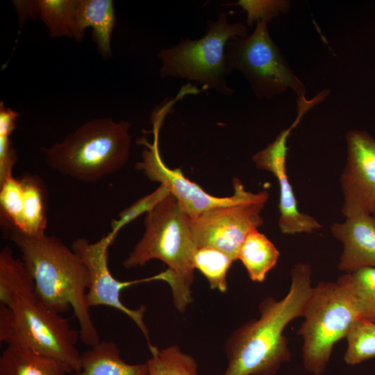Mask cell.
Returning <instances> with one entry per match:
<instances>
[{
	"mask_svg": "<svg viewBox=\"0 0 375 375\" xmlns=\"http://www.w3.org/2000/svg\"><path fill=\"white\" fill-rule=\"evenodd\" d=\"M79 333L68 319L47 308L35 292L22 259L9 247L0 252V342L51 358L69 373L81 367Z\"/></svg>",
	"mask_w": 375,
	"mask_h": 375,
	"instance_id": "cell-1",
	"label": "cell"
},
{
	"mask_svg": "<svg viewBox=\"0 0 375 375\" xmlns=\"http://www.w3.org/2000/svg\"><path fill=\"white\" fill-rule=\"evenodd\" d=\"M312 268L299 262L291 270V284L280 300L263 299L259 305L260 316L235 330L225 344L228 360L223 375H275L291 353L284 335L286 326L303 317L311 294Z\"/></svg>",
	"mask_w": 375,
	"mask_h": 375,
	"instance_id": "cell-2",
	"label": "cell"
},
{
	"mask_svg": "<svg viewBox=\"0 0 375 375\" xmlns=\"http://www.w3.org/2000/svg\"><path fill=\"white\" fill-rule=\"evenodd\" d=\"M8 237L20 251L40 300L60 315L72 309L80 340L90 347L97 344L99 335L86 301L88 272L78 255L55 236L8 231Z\"/></svg>",
	"mask_w": 375,
	"mask_h": 375,
	"instance_id": "cell-3",
	"label": "cell"
},
{
	"mask_svg": "<svg viewBox=\"0 0 375 375\" xmlns=\"http://www.w3.org/2000/svg\"><path fill=\"white\" fill-rule=\"evenodd\" d=\"M144 226L142 237L123 266L133 269L154 259L165 262L171 274L169 285L174 306L184 312L192 301L191 288L195 269L192 257L197 249L189 217L169 193L147 212Z\"/></svg>",
	"mask_w": 375,
	"mask_h": 375,
	"instance_id": "cell-4",
	"label": "cell"
},
{
	"mask_svg": "<svg viewBox=\"0 0 375 375\" xmlns=\"http://www.w3.org/2000/svg\"><path fill=\"white\" fill-rule=\"evenodd\" d=\"M131 124L111 118L85 122L60 142L42 148L47 165L83 183H96L120 170L130 156Z\"/></svg>",
	"mask_w": 375,
	"mask_h": 375,
	"instance_id": "cell-5",
	"label": "cell"
},
{
	"mask_svg": "<svg viewBox=\"0 0 375 375\" xmlns=\"http://www.w3.org/2000/svg\"><path fill=\"white\" fill-rule=\"evenodd\" d=\"M229 12L219 13L215 21L208 20L206 34L195 40L181 39L174 47L158 52L162 62V77H175L193 81L226 96L233 90L227 77L231 74L226 60V46L235 36L248 35L247 27L241 23L229 24Z\"/></svg>",
	"mask_w": 375,
	"mask_h": 375,
	"instance_id": "cell-6",
	"label": "cell"
},
{
	"mask_svg": "<svg viewBox=\"0 0 375 375\" xmlns=\"http://www.w3.org/2000/svg\"><path fill=\"white\" fill-rule=\"evenodd\" d=\"M298 331L303 338L304 368L322 375L335 344L347 338L358 312L344 288L337 282L321 281L313 287Z\"/></svg>",
	"mask_w": 375,
	"mask_h": 375,
	"instance_id": "cell-7",
	"label": "cell"
},
{
	"mask_svg": "<svg viewBox=\"0 0 375 375\" xmlns=\"http://www.w3.org/2000/svg\"><path fill=\"white\" fill-rule=\"evenodd\" d=\"M226 60L231 72H240L260 98L294 90L298 97L305 88L294 74L283 54L270 38L265 21H257L254 31L247 36H235L226 46Z\"/></svg>",
	"mask_w": 375,
	"mask_h": 375,
	"instance_id": "cell-8",
	"label": "cell"
},
{
	"mask_svg": "<svg viewBox=\"0 0 375 375\" xmlns=\"http://www.w3.org/2000/svg\"><path fill=\"white\" fill-rule=\"evenodd\" d=\"M175 101L167 99L155 108L152 115L154 139L150 143L144 138L138 142L145 146L142 152V160L136 167L153 181H158L169 190L177 199L181 209L190 219L197 217L211 208L235 204L251 199L256 193L247 191L241 181L233 179L234 193L231 197H216L205 192L199 185L190 181L180 169H172L162 160L159 151V133L166 115L172 111Z\"/></svg>",
	"mask_w": 375,
	"mask_h": 375,
	"instance_id": "cell-9",
	"label": "cell"
},
{
	"mask_svg": "<svg viewBox=\"0 0 375 375\" xmlns=\"http://www.w3.org/2000/svg\"><path fill=\"white\" fill-rule=\"evenodd\" d=\"M268 197V192L262 190L247 201L215 207L189 218L197 248L216 249L236 260L247 236L262 224L261 212Z\"/></svg>",
	"mask_w": 375,
	"mask_h": 375,
	"instance_id": "cell-10",
	"label": "cell"
},
{
	"mask_svg": "<svg viewBox=\"0 0 375 375\" xmlns=\"http://www.w3.org/2000/svg\"><path fill=\"white\" fill-rule=\"evenodd\" d=\"M115 236L116 234L110 232L94 242H90L84 238H78L72 244L71 248L81 258L88 272L86 301L90 308L105 306L126 315L140 328L150 349L154 345L151 343L149 330L144 321L146 306H142L137 309L129 308L122 303L120 296L125 288L134 284L152 281V278L148 277L122 281L112 276L108 267V249Z\"/></svg>",
	"mask_w": 375,
	"mask_h": 375,
	"instance_id": "cell-11",
	"label": "cell"
},
{
	"mask_svg": "<svg viewBox=\"0 0 375 375\" xmlns=\"http://www.w3.org/2000/svg\"><path fill=\"white\" fill-rule=\"evenodd\" d=\"M347 160L341 174L345 218L372 215L375 208V138L364 131L346 135Z\"/></svg>",
	"mask_w": 375,
	"mask_h": 375,
	"instance_id": "cell-12",
	"label": "cell"
},
{
	"mask_svg": "<svg viewBox=\"0 0 375 375\" xmlns=\"http://www.w3.org/2000/svg\"><path fill=\"white\" fill-rule=\"evenodd\" d=\"M299 123V120L296 119L289 128L281 131L272 142L253 156L258 169L271 172L278 180L280 191L278 226L283 234L289 235L309 233L322 227L314 217L299 211L286 172L288 138Z\"/></svg>",
	"mask_w": 375,
	"mask_h": 375,
	"instance_id": "cell-13",
	"label": "cell"
},
{
	"mask_svg": "<svg viewBox=\"0 0 375 375\" xmlns=\"http://www.w3.org/2000/svg\"><path fill=\"white\" fill-rule=\"evenodd\" d=\"M331 232L343 244L338 268L351 273L363 267H375V217L362 215L333 224Z\"/></svg>",
	"mask_w": 375,
	"mask_h": 375,
	"instance_id": "cell-14",
	"label": "cell"
},
{
	"mask_svg": "<svg viewBox=\"0 0 375 375\" xmlns=\"http://www.w3.org/2000/svg\"><path fill=\"white\" fill-rule=\"evenodd\" d=\"M115 25L111 0H76L73 19L72 37L81 41L86 28H92V37L104 58L111 56L110 38Z\"/></svg>",
	"mask_w": 375,
	"mask_h": 375,
	"instance_id": "cell-15",
	"label": "cell"
},
{
	"mask_svg": "<svg viewBox=\"0 0 375 375\" xmlns=\"http://www.w3.org/2000/svg\"><path fill=\"white\" fill-rule=\"evenodd\" d=\"M74 375H148L146 362L128 364L114 342L100 341L81 356L80 369Z\"/></svg>",
	"mask_w": 375,
	"mask_h": 375,
	"instance_id": "cell-16",
	"label": "cell"
},
{
	"mask_svg": "<svg viewBox=\"0 0 375 375\" xmlns=\"http://www.w3.org/2000/svg\"><path fill=\"white\" fill-rule=\"evenodd\" d=\"M58 362L32 349L7 344L0 356V375H67Z\"/></svg>",
	"mask_w": 375,
	"mask_h": 375,
	"instance_id": "cell-17",
	"label": "cell"
},
{
	"mask_svg": "<svg viewBox=\"0 0 375 375\" xmlns=\"http://www.w3.org/2000/svg\"><path fill=\"white\" fill-rule=\"evenodd\" d=\"M279 254L274 244L258 229H254L242 243L237 260L242 262L251 281L262 283L276 265Z\"/></svg>",
	"mask_w": 375,
	"mask_h": 375,
	"instance_id": "cell-18",
	"label": "cell"
},
{
	"mask_svg": "<svg viewBox=\"0 0 375 375\" xmlns=\"http://www.w3.org/2000/svg\"><path fill=\"white\" fill-rule=\"evenodd\" d=\"M24 194V231L29 236L45 234L47 224V190L37 175L26 174L20 179Z\"/></svg>",
	"mask_w": 375,
	"mask_h": 375,
	"instance_id": "cell-19",
	"label": "cell"
},
{
	"mask_svg": "<svg viewBox=\"0 0 375 375\" xmlns=\"http://www.w3.org/2000/svg\"><path fill=\"white\" fill-rule=\"evenodd\" d=\"M336 281L349 297L359 319L375 323V267L344 273Z\"/></svg>",
	"mask_w": 375,
	"mask_h": 375,
	"instance_id": "cell-20",
	"label": "cell"
},
{
	"mask_svg": "<svg viewBox=\"0 0 375 375\" xmlns=\"http://www.w3.org/2000/svg\"><path fill=\"white\" fill-rule=\"evenodd\" d=\"M149 351L148 375H199L196 360L176 345L162 349L153 346Z\"/></svg>",
	"mask_w": 375,
	"mask_h": 375,
	"instance_id": "cell-21",
	"label": "cell"
},
{
	"mask_svg": "<svg viewBox=\"0 0 375 375\" xmlns=\"http://www.w3.org/2000/svg\"><path fill=\"white\" fill-rule=\"evenodd\" d=\"M233 262L226 253L209 247L197 249L192 257L194 269L206 277L210 288L223 293L227 290V273Z\"/></svg>",
	"mask_w": 375,
	"mask_h": 375,
	"instance_id": "cell-22",
	"label": "cell"
},
{
	"mask_svg": "<svg viewBox=\"0 0 375 375\" xmlns=\"http://www.w3.org/2000/svg\"><path fill=\"white\" fill-rule=\"evenodd\" d=\"M1 219L8 231H24V194L20 179L13 176L0 183Z\"/></svg>",
	"mask_w": 375,
	"mask_h": 375,
	"instance_id": "cell-23",
	"label": "cell"
},
{
	"mask_svg": "<svg viewBox=\"0 0 375 375\" xmlns=\"http://www.w3.org/2000/svg\"><path fill=\"white\" fill-rule=\"evenodd\" d=\"M76 0H39L38 15L52 37H72Z\"/></svg>",
	"mask_w": 375,
	"mask_h": 375,
	"instance_id": "cell-24",
	"label": "cell"
},
{
	"mask_svg": "<svg viewBox=\"0 0 375 375\" xmlns=\"http://www.w3.org/2000/svg\"><path fill=\"white\" fill-rule=\"evenodd\" d=\"M346 340L344 360L347 365H356L375 358V323L357 319Z\"/></svg>",
	"mask_w": 375,
	"mask_h": 375,
	"instance_id": "cell-25",
	"label": "cell"
},
{
	"mask_svg": "<svg viewBox=\"0 0 375 375\" xmlns=\"http://www.w3.org/2000/svg\"><path fill=\"white\" fill-rule=\"evenodd\" d=\"M19 113L0 103V183L12 176L17 160L10 135L15 128Z\"/></svg>",
	"mask_w": 375,
	"mask_h": 375,
	"instance_id": "cell-26",
	"label": "cell"
},
{
	"mask_svg": "<svg viewBox=\"0 0 375 375\" xmlns=\"http://www.w3.org/2000/svg\"><path fill=\"white\" fill-rule=\"evenodd\" d=\"M170 193L169 190L165 186H160L153 192L141 199L130 208L124 211L120 215V218L113 226L112 232L117 234L119 229L125 224L129 222L133 219L138 217L143 212H147L158 201Z\"/></svg>",
	"mask_w": 375,
	"mask_h": 375,
	"instance_id": "cell-27",
	"label": "cell"
},
{
	"mask_svg": "<svg viewBox=\"0 0 375 375\" xmlns=\"http://www.w3.org/2000/svg\"><path fill=\"white\" fill-rule=\"evenodd\" d=\"M247 10V23L251 26L254 20L267 22L276 15L286 3L275 1H245L241 0L235 3Z\"/></svg>",
	"mask_w": 375,
	"mask_h": 375,
	"instance_id": "cell-28",
	"label": "cell"
},
{
	"mask_svg": "<svg viewBox=\"0 0 375 375\" xmlns=\"http://www.w3.org/2000/svg\"><path fill=\"white\" fill-rule=\"evenodd\" d=\"M20 21L27 17L35 18L38 15V1H14Z\"/></svg>",
	"mask_w": 375,
	"mask_h": 375,
	"instance_id": "cell-29",
	"label": "cell"
},
{
	"mask_svg": "<svg viewBox=\"0 0 375 375\" xmlns=\"http://www.w3.org/2000/svg\"><path fill=\"white\" fill-rule=\"evenodd\" d=\"M372 215L375 217V208H374V211L372 212Z\"/></svg>",
	"mask_w": 375,
	"mask_h": 375,
	"instance_id": "cell-30",
	"label": "cell"
}]
</instances>
